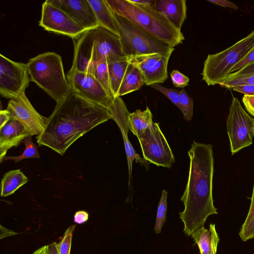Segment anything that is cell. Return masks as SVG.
<instances>
[{"label":"cell","mask_w":254,"mask_h":254,"mask_svg":"<svg viewBox=\"0 0 254 254\" xmlns=\"http://www.w3.org/2000/svg\"><path fill=\"white\" fill-rule=\"evenodd\" d=\"M209 230L211 236V250L210 254H216L219 238L215 229V224H211L209 226Z\"/></svg>","instance_id":"cell-37"},{"label":"cell","mask_w":254,"mask_h":254,"mask_svg":"<svg viewBox=\"0 0 254 254\" xmlns=\"http://www.w3.org/2000/svg\"><path fill=\"white\" fill-rule=\"evenodd\" d=\"M151 86L166 96L175 106L180 110L181 109L179 96L180 91L175 89L166 88L159 83L152 84Z\"/></svg>","instance_id":"cell-33"},{"label":"cell","mask_w":254,"mask_h":254,"mask_svg":"<svg viewBox=\"0 0 254 254\" xmlns=\"http://www.w3.org/2000/svg\"><path fill=\"white\" fill-rule=\"evenodd\" d=\"M138 139L143 158L157 166L171 168L175 158L159 123H153Z\"/></svg>","instance_id":"cell-8"},{"label":"cell","mask_w":254,"mask_h":254,"mask_svg":"<svg viewBox=\"0 0 254 254\" xmlns=\"http://www.w3.org/2000/svg\"><path fill=\"white\" fill-rule=\"evenodd\" d=\"M239 234L244 242L254 238V184L250 209Z\"/></svg>","instance_id":"cell-26"},{"label":"cell","mask_w":254,"mask_h":254,"mask_svg":"<svg viewBox=\"0 0 254 254\" xmlns=\"http://www.w3.org/2000/svg\"><path fill=\"white\" fill-rule=\"evenodd\" d=\"M208 1L216 5L225 7L231 8L235 10L239 8L235 3L226 0H208Z\"/></svg>","instance_id":"cell-41"},{"label":"cell","mask_w":254,"mask_h":254,"mask_svg":"<svg viewBox=\"0 0 254 254\" xmlns=\"http://www.w3.org/2000/svg\"><path fill=\"white\" fill-rule=\"evenodd\" d=\"M198 245L200 254H210L211 250V236L210 230L202 227L191 235Z\"/></svg>","instance_id":"cell-27"},{"label":"cell","mask_w":254,"mask_h":254,"mask_svg":"<svg viewBox=\"0 0 254 254\" xmlns=\"http://www.w3.org/2000/svg\"><path fill=\"white\" fill-rule=\"evenodd\" d=\"M173 52L143 55L131 59L140 69L147 86L162 83L168 77L167 66Z\"/></svg>","instance_id":"cell-13"},{"label":"cell","mask_w":254,"mask_h":254,"mask_svg":"<svg viewBox=\"0 0 254 254\" xmlns=\"http://www.w3.org/2000/svg\"><path fill=\"white\" fill-rule=\"evenodd\" d=\"M134 3L156 9V0H130Z\"/></svg>","instance_id":"cell-44"},{"label":"cell","mask_w":254,"mask_h":254,"mask_svg":"<svg viewBox=\"0 0 254 254\" xmlns=\"http://www.w3.org/2000/svg\"><path fill=\"white\" fill-rule=\"evenodd\" d=\"M131 61V59L123 56L108 61L110 85L114 98L119 96L121 84Z\"/></svg>","instance_id":"cell-21"},{"label":"cell","mask_w":254,"mask_h":254,"mask_svg":"<svg viewBox=\"0 0 254 254\" xmlns=\"http://www.w3.org/2000/svg\"><path fill=\"white\" fill-rule=\"evenodd\" d=\"M242 101L247 112L254 117V95H244Z\"/></svg>","instance_id":"cell-38"},{"label":"cell","mask_w":254,"mask_h":254,"mask_svg":"<svg viewBox=\"0 0 254 254\" xmlns=\"http://www.w3.org/2000/svg\"><path fill=\"white\" fill-rule=\"evenodd\" d=\"M112 119L109 110L70 91L57 103L47 118L43 131L37 136L39 146H45L63 155L76 140L95 127Z\"/></svg>","instance_id":"cell-1"},{"label":"cell","mask_w":254,"mask_h":254,"mask_svg":"<svg viewBox=\"0 0 254 254\" xmlns=\"http://www.w3.org/2000/svg\"><path fill=\"white\" fill-rule=\"evenodd\" d=\"M30 81L36 83L57 103L70 93V85L65 75L62 59L52 52L39 54L26 64Z\"/></svg>","instance_id":"cell-4"},{"label":"cell","mask_w":254,"mask_h":254,"mask_svg":"<svg viewBox=\"0 0 254 254\" xmlns=\"http://www.w3.org/2000/svg\"><path fill=\"white\" fill-rule=\"evenodd\" d=\"M254 63V49L249 53L246 57L237 63L231 71L232 72H235L244 69L247 66Z\"/></svg>","instance_id":"cell-35"},{"label":"cell","mask_w":254,"mask_h":254,"mask_svg":"<svg viewBox=\"0 0 254 254\" xmlns=\"http://www.w3.org/2000/svg\"><path fill=\"white\" fill-rule=\"evenodd\" d=\"M6 109L10 113V120L20 122L31 136H38L43 131L47 118L34 109L25 93L9 100Z\"/></svg>","instance_id":"cell-12"},{"label":"cell","mask_w":254,"mask_h":254,"mask_svg":"<svg viewBox=\"0 0 254 254\" xmlns=\"http://www.w3.org/2000/svg\"><path fill=\"white\" fill-rule=\"evenodd\" d=\"M92 74L108 94L113 98L110 85L108 61L105 60L95 64Z\"/></svg>","instance_id":"cell-25"},{"label":"cell","mask_w":254,"mask_h":254,"mask_svg":"<svg viewBox=\"0 0 254 254\" xmlns=\"http://www.w3.org/2000/svg\"><path fill=\"white\" fill-rule=\"evenodd\" d=\"M39 26L47 31L77 38L86 30L48 0L42 3Z\"/></svg>","instance_id":"cell-11"},{"label":"cell","mask_w":254,"mask_h":254,"mask_svg":"<svg viewBox=\"0 0 254 254\" xmlns=\"http://www.w3.org/2000/svg\"><path fill=\"white\" fill-rule=\"evenodd\" d=\"M32 136L26 137L22 141L25 148L23 153L17 156H5L0 161V163L8 160H13L15 163L26 158H39L40 155L36 144L32 140Z\"/></svg>","instance_id":"cell-28"},{"label":"cell","mask_w":254,"mask_h":254,"mask_svg":"<svg viewBox=\"0 0 254 254\" xmlns=\"http://www.w3.org/2000/svg\"><path fill=\"white\" fill-rule=\"evenodd\" d=\"M30 81L26 64L16 62L0 55V93L10 100L25 93Z\"/></svg>","instance_id":"cell-9"},{"label":"cell","mask_w":254,"mask_h":254,"mask_svg":"<svg viewBox=\"0 0 254 254\" xmlns=\"http://www.w3.org/2000/svg\"><path fill=\"white\" fill-rule=\"evenodd\" d=\"M28 181L20 169L11 170L3 176L0 183V195L6 197L13 194Z\"/></svg>","instance_id":"cell-23"},{"label":"cell","mask_w":254,"mask_h":254,"mask_svg":"<svg viewBox=\"0 0 254 254\" xmlns=\"http://www.w3.org/2000/svg\"><path fill=\"white\" fill-rule=\"evenodd\" d=\"M156 9L164 14L177 29L181 30L187 17L186 0H157Z\"/></svg>","instance_id":"cell-18"},{"label":"cell","mask_w":254,"mask_h":254,"mask_svg":"<svg viewBox=\"0 0 254 254\" xmlns=\"http://www.w3.org/2000/svg\"><path fill=\"white\" fill-rule=\"evenodd\" d=\"M75 225L69 226L65 231L61 241L58 243L59 254H70L73 232Z\"/></svg>","instance_id":"cell-32"},{"label":"cell","mask_w":254,"mask_h":254,"mask_svg":"<svg viewBox=\"0 0 254 254\" xmlns=\"http://www.w3.org/2000/svg\"><path fill=\"white\" fill-rule=\"evenodd\" d=\"M97 20L99 26L119 36L115 14L106 0H87Z\"/></svg>","instance_id":"cell-20"},{"label":"cell","mask_w":254,"mask_h":254,"mask_svg":"<svg viewBox=\"0 0 254 254\" xmlns=\"http://www.w3.org/2000/svg\"><path fill=\"white\" fill-rule=\"evenodd\" d=\"M88 219V213L83 210L77 211L74 215V222L77 224H82Z\"/></svg>","instance_id":"cell-42"},{"label":"cell","mask_w":254,"mask_h":254,"mask_svg":"<svg viewBox=\"0 0 254 254\" xmlns=\"http://www.w3.org/2000/svg\"><path fill=\"white\" fill-rule=\"evenodd\" d=\"M188 154L190 160L188 180L181 198L185 208L179 214L184 225V232L190 236L204 227L209 216L218 213L212 196V146L193 141Z\"/></svg>","instance_id":"cell-2"},{"label":"cell","mask_w":254,"mask_h":254,"mask_svg":"<svg viewBox=\"0 0 254 254\" xmlns=\"http://www.w3.org/2000/svg\"><path fill=\"white\" fill-rule=\"evenodd\" d=\"M179 103L181 111L185 120L190 121L193 116V101L185 89L179 91Z\"/></svg>","instance_id":"cell-30"},{"label":"cell","mask_w":254,"mask_h":254,"mask_svg":"<svg viewBox=\"0 0 254 254\" xmlns=\"http://www.w3.org/2000/svg\"><path fill=\"white\" fill-rule=\"evenodd\" d=\"M168 192L163 190L158 205L157 216L154 230L157 234L161 233L162 228L166 221L167 212V198Z\"/></svg>","instance_id":"cell-29"},{"label":"cell","mask_w":254,"mask_h":254,"mask_svg":"<svg viewBox=\"0 0 254 254\" xmlns=\"http://www.w3.org/2000/svg\"><path fill=\"white\" fill-rule=\"evenodd\" d=\"M153 123L152 114L147 106L144 111L136 110L129 114L128 127L137 138Z\"/></svg>","instance_id":"cell-24"},{"label":"cell","mask_w":254,"mask_h":254,"mask_svg":"<svg viewBox=\"0 0 254 254\" xmlns=\"http://www.w3.org/2000/svg\"><path fill=\"white\" fill-rule=\"evenodd\" d=\"M115 14L125 56L132 59L143 55L174 51L175 48L159 40L126 18Z\"/></svg>","instance_id":"cell-6"},{"label":"cell","mask_w":254,"mask_h":254,"mask_svg":"<svg viewBox=\"0 0 254 254\" xmlns=\"http://www.w3.org/2000/svg\"><path fill=\"white\" fill-rule=\"evenodd\" d=\"M252 131L254 133V125L252 127Z\"/></svg>","instance_id":"cell-45"},{"label":"cell","mask_w":254,"mask_h":254,"mask_svg":"<svg viewBox=\"0 0 254 254\" xmlns=\"http://www.w3.org/2000/svg\"><path fill=\"white\" fill-rule=\"evenodd\" d=\"M66 76L71 91L91 102L109 108L114 98L92 73L69 69Z\"/></svg>","instance_id":"cell-10"},{"label":"cell","mask_w":254,"mask_h":254,"mask_svg":"<svg viewBox=\"0 0 254 254\" xmlns=\"http://www.w3.org/2000/svg\"><path fill=\"white\" fill-rule=\"evenodd\" d=\"M232 89L246 95H254V84L242 85L235 86Z\"/></svg>","instance_id":"cell-39"},{"label":"cell","mask_w":254,"mask_h":254,"mask_svg":"<svg viewBox=\"0 0 254 254\" xmlns=\"http://www.w3.org/2000/svg\"><path fill=\"white\" fill-rule=\"evenodd\" d=\"M116 14L124 17L159 40L174 48L185 40L177 29L156 9L134 3L130 0H106Z\"/></svg>","instance_id":"cell-3"},{"label":"cell","mask_w":254,"mask_h":254,"mask_svg":"<svg viewBox=\"0 0 254 254\" xmlns=\"http://www.w3.org/2000/svg\"><path fill=\"white\" fill-rule=\"evenodd\" d=\"M254 49V31L227 49L209 54L204 62L201 75L208 86L219 84L234 66Z\"/></svg>","instance_id":"cell-5"},{"label":"cell","mask_w":254,"mask_h":254,"mask_svg":"<svg viewBox=\"0 0 254 254\" xmlns=\"http://www.w3.org/2000/svg\"><path fill=\"white\" fill-rule=\"evenodd\" d=\"M172 82L175 87L183 88L188 85L190 78L177 69L170 73Z\"/></svg>","instance_id":"cell-34"},{"label":"cell","mask_w":254,"mask_h":254,"mask_svg":"<svg viewBox=\"0 0 254 254\" xmlns=\"http://www.w3.org/2000/svg\"><path fill=\"white\" fill-rule=\"evenodd\" d=\"M32 254H59L58 243L53 242L36 250Z\"/></svg>","instance_id":"cell-36"},{"label":"cell","mask_w":254,"mask_h":254,"mask_svg":"<svg viewBox=\"0 0 254 254\" xmlns=\"http://www.w3.org/2000/svg\"><path fill=\"white\" fill-rule=\"evenodd\" d=\"M254 74V63L243 69L230 73L232 76H244Z\"/></svg>","instance_id":"cell-40"},{"label":"cell","mask_w":254,"mask_h":254,"mask_svg":"<svg viewBox=\"0 0 254 254\" xmlns=\"http://www.w3.org/2000/svg\"><path fill=\"white\" fill-rule=\"evenodd\" d=\"M95 29L86 30L73 39L74 53L70 70L92 73L94 68L93 51Z\"/></svg>","instance_id":"cell-16"},{"label":"cell","mask_w":254,"mask_h":254,"mask_svg":"<svg viewBox=\"0 0 254 254\" xmlns=\"http://www.w3.org/2000/svg\"><path fill=\"white\" fill-rule=\"evenodd\" d=\"M64 11L85 30L95 29L99 24L87 0H48Z\"/></svg>","instance_id":"cell-15"},{"label":"cell","mask_w":254,"mask_h":254,"mask_svg":"<svg viewBox=\"0 0 254 254\" xmlns=\"http://www.w3.org/2000/svg\"><path fill=\"white\" fill-rule=\"evenodd\" d=\"M125 56L119 36L99 27L95 29L93 51V63Z\"/></svg>","instance_id":"cell-14"},{"label":"cell","mask_w":254,"mask_h":254,"mask_svg":"<svg viewBox=\"0 0 254 254\" xmlns=\"http://www.w3.org/2000/svg\"><path fill=\"white\" fill-rule=\"evenodd\" d=\"M108 109L112 116V119L116 123L122 134L126 155H129V152L133 147L127 137L129 130L128 117L129 113L126 105L121 97L118 96L114 98L113 103Z\"/></svg>","instance_id":"cell-19"},{"label":"cell","mask_w":254,"mask_h":254,"mask_svg":"<svg viewBox=\"0 0 254 254\" xmlns=\"http://www.w3.org/2000/svg\"><path fill=\"white\" fill-rule=\"evenodd\" d=\"M254 84V74L244 76H228L219 85L229 89L242 85Z\"/></svg>","instance_id":"cell-31"},{"label":"cell","mask_w":254,"mask_h":254,"mask_svg":"<svg viewBox=\"0 0 254 254\" xmlns=\"http://www.w3.org/2000/svg\"><path fill=\"white\" fill-rule=\"evenodd\" d=\"M226 124L232 155L253 144L254 133L252 129L254 118L246 113L239 100L234 97L232 100Z\"/></svg>","instance_id":"cell-7"},{"label":"cell","mask_w":254,"mask_h":254,"mask_svg":"<svg viewBox=\"0 0 254 254\" xmlns=\"http://www.w3.org/2000/svg\"><path fill=\"white\" fill-rule=\"evenodd\" d=\"M29 136L31 135L20 122L10 120L0 129V161L9 149L17 146Z\"/></svg>","instance_id":"cell-17"},{"label":"cell","mask_w":254,"mask_h":254,"mask_svg":"<svg viewBox=\"0 0 254 254\" xmlns=\"http://www.w3.org/2000/svg\"><path fill=\"white\" fill-rule=\"evenodd\" d=\"M145 84L142 73L131 61L127 67L121 84L119 96H122L139 90Z\"/></svg>","instance_id":"cell-22"},{"label":"cell","mask_w":254,"mask_h":254,"mask_svg":"<svg viewBox=\"0 0 254 254\" xmlns=\"http://www.w3.org/2000/svg\"><path fill=\"white\" fill-rule=\"evenodd\" d=\"M10 120V113L7 110H0V129L3 127Z\"/></svg>","instance_id":"cell-43"}]
</instances>
